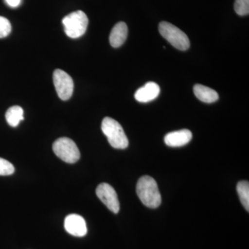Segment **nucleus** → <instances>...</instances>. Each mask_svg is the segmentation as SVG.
<instances>
[{
  "label": "nucleus",
  "instance_id": "f257e3e1",
  "mask_svg": "<svg viewBox=\"0 0 249 249\" xmlns=\"http://www.w3.org/2000/svg\"><path fill=\"white\" fill-rule=\"evenodd\" d=\"M137 193L142 204L150 209H157L161 203L158 185L151 177L143 176L139 178Z\"/></svg>",
  "mask_w": 249,
  "mask_h": 249
},
{
  "label": "nucleus",
  "instance_id": "f03ea898",
  "mask_svg": "<svg viewBox=\"0 0 249 249\" xmlns=\"http://www.w3.org/2000/svg\"><path fill=\"white\" fill-rule=\"evenodd\" d=\"M101 129L107 137L108 142L116 149H125L129 142L122 126L111 118L106 117L103 120Z\"/></svg>",
  "mask_w": 249,
  "mask_h": 249
},
{
  "label": "nucleus",
  "instance_id": "7ed1b4c3",
  "mask_svg": "<svg viewBox=\"0 0 249 249\" xmlns=\"http://www.w3.org/2000/svg\"><path fill=\"white\" fill-rule=\"evenodd\" d=\"M88 23V16L82 11H76L67 15L62 19L65 34L71 38H78L84 35Z\"/></svg>",
  "mask_w": 249,
  "mask_h": 249
},
{
  "label": "nucleus",
  "instance_id": "20e7f679",
  "mask_svg": "<svg viewBox=\"0 0 249 249\" xmlns=\"http://www.w3.org/2000/svg\"><path fill=\"white\" fill-rule=\"evenodd\" d=\"M160 35L175 48L186 51L190 47L188 36L181 29L168 22H161L159 26Z\"/></svg>",
  "mask_w": 249,
  "mask_h": 249
},
{
  "label": "nucleus",
  "instance_id": "39448f33",
  "mask_svg": "<svg viewBox=\"0 0 249 249\" xmlns=\"http://www.w3.org/2000/svg\"><path fill=\"white\" fill-rule=\"evenodd\" d=\"M54 153L68 163H74L80 158L79 149L73 141L67 137L57 139L53 144Z\"/></svg>",
  "mask_w": 249,
  "mask_h": 249
},
{
  "label": "nucleus",
  "instance_id": "423d86ee",
  "mask_svg": "<svg viewBox=\"0 0 249 249\" xmlns=\"http://www.w3.org/2000/svg\"><path fill=\"white\" fill-rule=\"evenodd\" d=\"M53 84L59 98L67 101L71 97L73 92V79L68 73L61 70H55L53 74Z\"/></svg>",
  "mask_w": 249,
  "mask_h": 249
},
{
  "label": "nucleus",
  "instance_id": "0eeeda50",
  "mask_svg": "<svg viewBox=\"0 0 249 249\" xmlns=\"http://www.w3.org/2000/svg\"><path fill=\"white\" fill-rule=\"evenodd\" d=\"M96 193L100 200L109 211L115 214L119 212L120 204L116 192L112 186L107 183H101L96 188Z\"/></svg>",
  "mask_w": 249,
  "mask_h": 249
},
{
  "label": "nucleus",
  "instance_id": "6e6552de",
  "mask_svg": "<svg viewBox=\"0 0 249 249\" xmlns=\"http://www.w3.org/2000/svg\"><path fill=\"white\" fill-rule=\"evenodd\" d=\"M65 229L70 235L75 237H84L88 232L84 218L79 214H69L65 218Z\"/></svg>",
  "mask_w": 249,
  "mask_h": 249
},
{
  "label": "nucleus",
  "instance_id": "1a4fd4ad",
  "mask_svg": "<svg viewBox=\"0 0 249 249\" xmlns=\"http://www.w3.org/2000/svg\"><path fill=\"white\" fill-rule=\"evenodd\" d=\"M160 88L154 82H148L136 91L134 97L140 103H148L158 97Z\"/></svg>",
  "mask_w": 249,
  "mask_h": 249
},
{
  "label": "nucleus",
  "instance_id": "9d476101",
  "mask_svg": "<svg viewBox=\"0 0 249 249\" xmlns=\"http://www.w3.org/2000/svg\"><path fill=\"white\" fill-rule=\"evenodd\" d=\"M193 134L188 129L170 132L165 136L164 142L170 147H181L191 142Z\"/></svg>",
  "mask_w": 249,
  "mask_h": 249
},
{
  "label": "nucleus",
  "instance_id": "9b49d317",
  "mask_svg": "<svg viewBox=\"0 0 249 249\" xmlns=\"http://www.w3.org/2000/svg\"><path fill=\"white\" fill-rule=\"evenodd\" d=\"M128 29L127 24L124 22L117 23L110 33L109 42L111 47L118 48L123 45L127 39Z\"/></svg>",
  "mask_w": 249,
  "mask_h": 249
},
{
  "label": "nucleus",
  "instance_id": "f8f14e48",
  "mask_svg": "<svg viewBox=\"0 0 249 249\" xmlns=\"http://www.w3.org/2000/svg\"><path fill=\"white\" fill-rule=\"evenodd\" d=\"M193 91L196 97L204 103H213L217 101L219 98L217 91L204 85H195Z\"/></svg>",
  "mask_w": 249,
  "mask_h": 249
},
{
  "label": "nucleus",
  "instance_id": "ddd939ff",
  "mask_svg": "<svg viewBox=\"0 0 249 249\" xmlns=\"http://www.w3.org/2000/svg\"><path fill=\"white\" fill-rule=\"evenodd\" d=\"M24 119V110L19 106H13L6 111V120L11 127H17Z\"/></svg>",
  "mask_w": 249,
  "mask_h": 249
},
{
  "label": "nucleus",
  "instance_id": "4468645a",
  "mask_svg": "<svg viewBox=\"0 0 249 249\" xmlns=\"http://www.w3.org/2000/svg\"><path fill=\"white\" fill-rule=\"evenodd\" d=\"M237 191L240 201L247 211H249V183L247 181H240L237 185Z\"/></svg>",
  "mask_w": 249,
  "mask_h": 249
},
{
  "label": "nucleus",
  "instance_id": "2eb2a0df",
  "mask_svg": "<svg viewBox=\"0 0 249 249\" xmlns=\"http://www.w3.org/2000/svg\"><path fill=\"white\" fill-rule=\"evenodd\" d=\"M234 9L239 16H247L249 14V0H235Z\"/></svg>",
  "mask_w": 249,
  "mask_h": 249
},
{
  "label": "nucleus",
  "instance_id": "dca6fc26",
  "mask_svg": "<svg viewBox=\"0 0 249 249\" xmlns=\"http://www.w3.org/2000/svg\"><path fill=\"white\" fill-rule=\"evenodd\" d=\"M15 172V168L12 163L4 159L0 158V175L1 176H9L13 175Z\"/></svg>",
  "mask_w": 249,
  "mask_h": 249
},
{
  "label": "nucleus",
  "instance_id": "f3484780",
  "mask_svg": "<svg viewBox=\"0 0 249 249\" xmlns=\"http://www.w3.org/2000/svg\"><path fill=\"white\" fill-rule=\"evenodd\" d=\"M11 32V24L9 19L0 16V38L7 37Z\"/></svg>",
  "mask_w": 249,
  "mask_h": 249
},
{
  "label": "nucleus",
  "instance_id": "a211bd4d",
  "mask_svg": "<svg viewBox=\"0 0 249 249\" xmlns=\"http://www.w3.org/2000/svg\"><path fill=\"white\" fill-rule=\"evenodd\" d=\"M6 4L11 6V7H17L20 4L21 0H5Z\"/></svg>",
  "mask_w": 249,
  "mask_h": 249
}]
</instances>
